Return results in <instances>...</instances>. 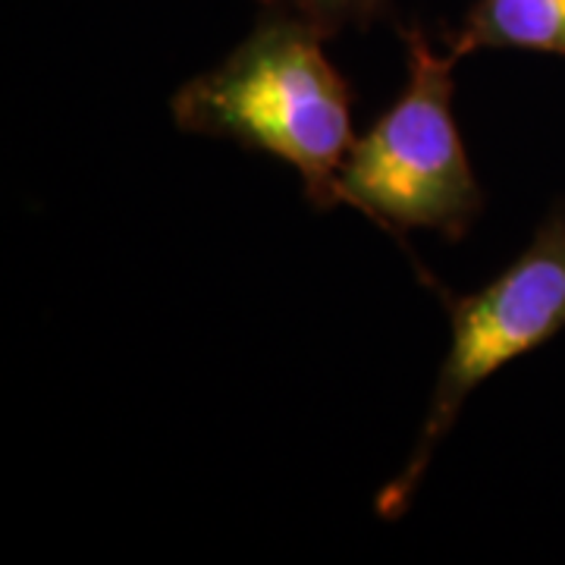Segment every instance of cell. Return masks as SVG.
<instances>
[{
	"label": "cell",
	"instance_id": "obj_3",
	"mask_svg": "<svg viewBox=\"0 0 565 565\" xmlns=\"http://www.w3.org/2000/svg\"><path fill=\"white\" fill-rule=\"evenodd\" d=\"M565 327V207L546 223L527 245V252L505 274L452 305V345L437 390L430 399V415L424 422L422 440L405 465V471L386 484L377 500L384 519H396L408 505V497L422 481L434 446L452 427L471 390L487 381L505 362L546 343Z\"/></svg>",
	"mask_w": 565,
	"mask_h": 565
},
{
	"label": "cell",
	"instance_id": "obj_4",
	"mask_svg": "<svg viewBox=\"0 0 565 565\" xmlns=\"http://www.w3.org/2000/svg\"><path fill=\"white\" fill-rule=\"evenodd\" d=\"M481 47L565 54V0H481L452 44V61Z\"/></svg>",
	"mask_w": 565,
	"mask_h": 565
},
{
	"label": "cell",
	"instance_id": "obj_5",
	"mask_svg": "<svg viewBox=\"0 0 565 565\" xmlns=\"http://www.w3.org/2000/svg\"><path fill=\"white\" fill-rule=\"evenodd\" d=\"M296 3L305 13V22H311L321 35L340 29L343 22L367 20L381 7V0H296Z\"/></svg>",
	"mask_w": 565,
	"mask_h": 565
},
{
	"label": "cell",
	"instance_id": "obj_2",
	"mask_svg": "<svg viewBox=\"0 0 565 565\" xmlns=\"http://www.w3.org/2000/svg\"><path fill=\"white\" fill-rule=\"evenodd\" d=\"M452 57L408 35V85L396 107L345 158L337 195L386 226H430L459 236L481 211L452 120Z\"/></svg>",
	"mask_w": 565,
	"mask_h": 565
},
{
	"label": "cell",
	"instance_id": "obj_1",
	"mask_svg": "<svg viewBox=\"0 0 565 565\" xmlns=\"http://www.w3.org/2000/svg\"><path fill=\"white\" fill-rule=\"evenodd\" d=\"M318 35L311 22H264L230 61L182 85L173 117L189 132L277 154L302 173L311 202L333 204L352 151V122L349 92Z\"/></svg>",
	"mask_w": 565,
	"mask_h": 565
}]
</instances>
